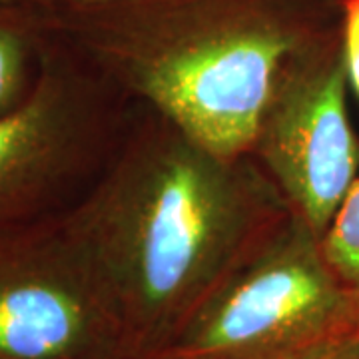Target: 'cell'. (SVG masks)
Here are the masks:
<instances>
[{"label": "cell", "mask_w": 359, "mask_h": 359, "mask_svg": "<svg viewBox=\"0 0 359 359\" xmlns=\"http://www.w3.org/2000/svg\"><path fill=\"white\" fill-rule=\"evenodd\" d=\"M271 359H359V325Z\"/></svg>", "instance_id": "9"}, {"label": "cell", "mask_w": 359, "mask_h": 359, "mask_svg": "<svg viewBox=\"0 0 359 359\" xmlns=\"http://www.w3.org/2000/svg\"><path fill=\"white\" fill-rule=\"evenodd\" d=\"M359 325L321 236L287 210L244 252L156 359H271Z\"/></svg>", "instance_id": "3"}, {"label": "cell", "mask_w": 359, "mask_h": 359, "mask_svg": "<svg viewBox=\"0 0 359 359\" xmlns=\"http://www.w3.org/2000/svg\"><path fill=\"white\" fill-rule=\"evenodd\" d=\"M0 358H136L70 216L0 230Z\"/></svg>", "instance_id": "5"}, {"label": "cell", "mask_w": 359, "mask_h": 359, "mask_svg": "<svg viewBox=\"0 0 359 359\" xmlns=\"http://www.w3.org/2000/svg\"><path fill=\"white\" fill-rule=\"evenodd\" d=\"M346 88L339 30L283 70L250 150L290 210L321 238L358 180L359 140Z\"/></svg>", "instance_id": "6"}, {"label": "cell", "mask_w": 359, "mask_h": 359, "mask_svg": "<svg viewBox=\"0 0 359 359\" xmlns=\"http://www.w3.org/2000/svg\"><path fill=\"white\" fill-rule=\"evenodd\" d=\"M46 42L39 14L0 2V114L16 108L34 88Z\"/></svg>", "instance_id": "7"}, {"label": "cell", "mask_w": 359, "mask_h": 359, "mask_svg": "<svg viewBox=\"0 0 359 359\" xmlns=\"http://www.w3.org/2000/svg\"><path fill=\"white\" fill-rule=\"evenodd\" d=\"M34 13L128 100L230 158L250 154L283 70L341 30V0H94Z\"/></svg>", "instance_id": "2"}, {"label": "cell", "mask_w": 359, "mask_h": 359, "mask_svg": "<svg viewBox=\"0 0 359 359\" xmlns=\"http://www.w3.org/2000/svg\"><path fill=\"white\" fill-rule=\"evenodd\" d=\"M132 359H156V358H132Z\"/></svg>", "instance_id": "12"}, {"label": "cell", "mask_w": 359, "mask_h": 359, "mask_svg": "<svg viewBox=\"0 0 359 359\" xmlns=\"http://www.w3.org/2000/svg\"><path fill=\"white\" fill-rule=\"evenodd\" d=\"M46 32L34 88L0 114V230L76 212L102 178L134 106Z\"/></svg>", "instance_id": "4"}, {"label": "cell", "mask_w": 359, "mask_h": 359, "mask_svg": "<svg viewBox=\"0 0 359 359\" xmlns=\"http://www.w3.org/2000/svg\"><path fill=\"white\" fill-rule=\"evenodd\" d=\"M0 359H2V358H0Z\"/></svg>", "instance_id": "13"}, {"label": "cell", "mask_w": 359, "mask_h": 359, "mask_svg": "<svg viewBox=\"0 0 359 359\" xmlns=\"http://www.w3.org/2000/svg\"><path fill=\"white\" fill-rule=\"evenodd\" d=\"M341 50L347 84L359 96V0H341Z\"/></svg>", "instance_id": "10"}, {"label": "cell", "mask_w": 359, "mask_h": 359, "mask_svg": "<svg viewBox=\"0 0 359 359\" xmlns=\"http://www.w3.org/2000/svg\"><path fill=\"white\" fill-rule=\"evenodd\" d=\"M287 210L254 156L216 154L134 102L102 178L70 219L110 287L134 355L150 358Z\"/></svg>", "instance_id": "1"}, {"label": "cell", "mask_w": 359, "mask_h": 359, "mask_svg": "<svg viewBox=\"0 0 359 359\" xmlns=\"http://www.w3.org/2000/svg\"><path fill=\"white\" fill-rule=\"evenodd\" d=\"M0 2L30 8V11H39V13H50V11L70 8V6H78V4L94 2V0H0Z\"/></svg>", "instance_id": "11"}, {"label": "cell", "mask_w": 359, "mask_h": 359, "mask_svg": "<svg viewBox=\"0 0 359 359\" xmlns=\"http://www.w3.org/2000/svg\"><path fill=\"white\" fill-rule=\"evenodd\" d=\"M321 245L335 276L359 304V178L323 233Z\"/></svg>", "instance_id": "8"}]
</instances>
